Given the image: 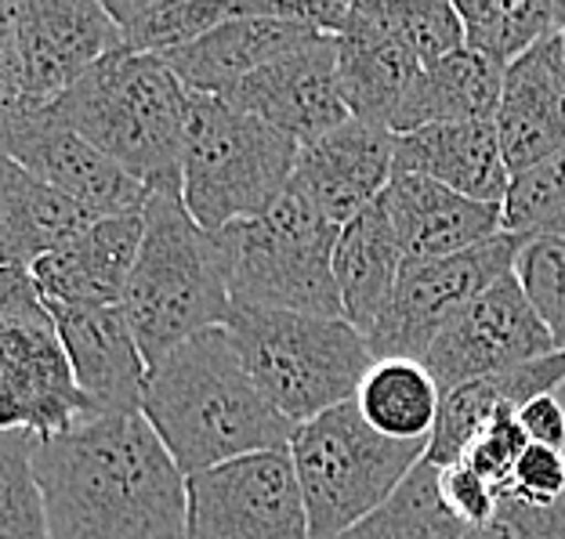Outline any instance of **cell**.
<instances>
[{
    "label": "cell",
    "mask_w": 565,
    "mask_h": 539,
    "mask_svg": "<svg viewBox=\"0 0 565 539\" xmlns=\"http://www.w3.org/2000/svg\"><path fill=\"white\" fill-rule=\"evenodd\" d=\"M51 539H185V474L141 417L98 409L33 442Z\"/></svg>",
    "instance_id": "6da1fadb"
},
{
    "label": "cell",
    "mask_w": 565,
    "mask_h": 539,
    "mask_svg": "<svg viewBox=\"0 0 565 539\" xmlns=\"http://www.w3.org/2000/svg\"><path fill=\"white\" fill-rule=\"evenodd\" d=\"M138 409L185 478L239 456L287 449L294 431L254 388L225 326L196 333L149 366Z\"/></svg>",
    "instance_id": "7a4b0ae2"
},
{
    "label": "cell",
    "mask_w": 565,
    "mask_h": 539,
    "mask_svg": "<svg viewBox=\"0 0 565 539\" xmlns=\"http://www.w3.org/2000/svg\"><path fill=\"white\" fill-rule=\"evenodd\" d=\"M146 233L120 308L149 366L233 315L225 268L211 233L192 222L178 185L146 192Z\"/></svg>",
    "instance_id": "3957f363"
},
{
    "label": "cell",
    "mask_w": 565,
    "mask_h": 539,
    "mask_svg": "<svg viewBox=\"0 0 565 539\" xmlns=\"http://www.w3.org/2000/svg\"><path fill=\"white\" fill-rule=\"evenodd\" d=\"M192 95L157 55L113 51L81 76L55 106V117L124 166L146 188L178 185Z\"/></svg>",
    "instance_id": "277c9868"
},
{
    "label": "cell",
    "mask_w": 565,
    "mask_h": 539,
    "mask_svg": "<svg viewBox=\"0 0 565 539\" xmlns=\"http://www.w3.org/2000/svg\"><path fill=\"white\" fill-rule=\"evenodd\" d=\"M225 330L254 388L294 428L352 402L374 363L366 337L344 319L233 308Z\"/></svg>",
    "instance_id": "5b68a950"
},
{
    "label": "cell",
    "mask_w": 565,
    "mask_h": 539,
    "mask_svg": "<svg viewBox=\"0 0 565 539\" xmlns=\"http://www.w3.org/2000/svg\"><path fill=\"white\" fill-rule=\"evenodd\" d=\"M298 141L225 98L192 95L178 192L203 233L265 214L287 192Z\"/></svg>",
    "instance_id": "8992f818"
},
{
    "label": "cell",
    "mask_w": 565,
    "mask_h": 539,
    "mask_svg": "<svg viewBox=\"0 0 565 539\" xmlns=\"http://www.w3.org/2000/svg\"><path fill=\"white\" fill-rule=\"evenodd\" d=\"M338 233L290 185L265 214L214 233L233 308L344 319L333 282Z\"/></svg>",
    "instance_id": "52a82bcc"
},
{
    "label": "cell",
    "mask_w": 565,
    "mask_h": 539,
    "mask_svg": "<svg viewBox=\"0 0 565 539\" xmlns=\"http://www.w3.org/2000/svg\"><path fill=\"white\" fill-rule=\"evenodd\" d=\"M428 442H395L359 417L355 402L290 431L287 456L305 499L308 536L338 539L388 499L424 460Z\"/></svg>",
    "instance_id": "ba28073f"
},
{
    "label": "cell",
    "mask_w": 565,
    "mask_h": 539,
    "mask_svg": "<svg viewBox=\"0 0 565 539\" xmlns=\"http://www.w3.org/2000/svg\"><path fill=\"white\" fill-rule=\"evenodd\" d=\"M525 239L500 233L482 247L454 254L439 261H409L403 265L388 304L381 308L377 323L370 326L366 348L374 358H424L435 337L482 298L497 279L515 272L519 250Z\"/></svg>",
    "instance_id": "9c48e42d"
},
{
    "label": "cell",
    "mask_w": 565,
    "mask_h": 539,
    "mask_svg": "<svg viewBox=\"0 0 565 539\" xmlns=\"http://www.w3.org/2000/svg\"><path fill=\"white\" fill-rule=\"evenodd\" d=\"M185 493V539H312L287 449L192 474Z\"/></svg>",
    "instance_id": "30bf717a"
},
{
    "label": "cell",
    "mask_w": 565,
    "mask_h": 539,
    "mask_svg": "<svg viewBox=\"0 0 565 539\" xmlns=\"http://www.w3.org/2000/svg\"><path fill=\"white\" fill-rule=\"evenodd\" d=\"M555 341L536 315V308L519 287L515 272L497 279L482 298H475L454 323H449L428 355L420 358L439 391H454L468 380L508 374L536 358L555 355Z\"/></svg>",
    "instance_id": "8fae6325"
},
{
    "label": "cell",
    "mask_w": 565,
    "mask_h": 539,
    "mask_svg": "<svg viewBox=\"0 0 565 539\" xmlns=\"http://www.w3.org/2000/svg\"><path fill=\"white\" fill-rule=\"evenodd\" d=\"M92 413L98 406L76 388L51 312L0 326V434L55 439Z\"/></svg>",
    "instance_id": "7c38bea8"
},
{
    "label": "cell",
    "mask_w": 565,
    "mask_h": 539,
    "mask_svg": "<svg viewBox=\"0 0 565 539\" xmlns=\"http://www.w3.org/2000/svg\"><path fill=\"white\" fill-rule=\"evenodd\" d=\"M0 157L15 160L95 217L138 211L149 192L51 109L22 106L0 127Z\"/></svg>",
    "instance_id": "4fadbf2b"
},
{
    "label": "cell",
    "mask_w": 565,
    "mask_h": 539,
    "mask_svg": "<svg viewBox=\"0 0 565 539\" xmlns=\"http://www.w3.org/2000/svg\"><path fill=\"white\" fill-rule=\"evenodd\" d=\"M22 106L47 109L120 51V30L98 0H15Z\"/></svg>",
    "instance_id": "5bb4252c"
},
{
    "label": "cell",
    "mask_w": 565,
    "mask_h": 539,
    "mask_svg": "<svg viewBox=\"0 0 565 539\" xmlns=\"http://www.w3.org/2000/svg\"><path fill=\"white\" fill-rule=\"evenodd\" d=\"M395 174V134L388 127L344 120L323 138L308 141L294 160L290 188L333 228L384 196Z\"/></svg>",
    "instance_id": "9a60e30c"
},
{
    "label": "cell",
    "mask_w": 565,
    "mask_h": 539,
    "mask_svg": "<svg viewBox=\"0 0 565 539\" xmlns=\"http://www.w3.org/2000/svg\"><path fill=\"white\" fill-rule=\"evenodd\" d=\"M222 98L228 106L276 127L298 145H308V141L323 138L344 120H352L338 87L333 36H319L316 44L290 51L287 58L250 73L247 80Z\"/></svg>",
    "instance_id": "2e32d148"
},
{
    "label": "cell",
    "mask_w": 565,
    "mask_h": 539,
    "mask_svg": "<svg viewBox=\"0 0 565 539\" xmlns=\"http://www.w3.org/2000/svg\"><path fill=\"white\" fill-rule=\"evenodd\" d=\"M323 33L308 30V25L276 19L273 0H250V15H239L222 22L217 30L203 33L200 41L163 55L167 69H171L189 95L222 98L233 91L236 84L247 80L273 62L287 58L290 51H301L316 44Z\"/></svg>",
    "instance_id": "e0dca14e"
},
{
    "label": "cell",
    "mask_w": 565,
    "mask_h": 539,
    "mask_svg": "<svg viewBox=\"0 0 565 539\" xmlns=\"http://www.w3.org/2000/svg\"><path fill=\"white\" fill-rule=\"evenodd\" d=\"M73 380L98 409H138L149 363L120 304H47Z\"/></svg>",
    "instance_id": "ac0fdd59"
},
{
    "label": "cell",
    "mask_w": 565,
    "mask_h": 539,
    "mask_svg": "<svg viewBox=\"0 0 565 539\" xmlns=\"http://www.w3.org/2000/svg\"><path fill=\"white\" fill-rule=\"evenodd\" d=\"M384 211L399 236L403 258L439 261L482 247L504 233V211L493 203H475L457 196L420 174H392L384 188Z\"/></svg>",
    "instance_id": "d6986e66"
},
{
    "label": "cell",
    "mask_w": 565,
    "mask_h": 539,
    "mask_svg": "<svg viewBox=\"0 0 565 539\" xmlns=\"http://www.w3.org/2000/svg\"><path fill=\"white\" fill-rule=\"evenodd\" d=\"M141 207L95 217L73 242L36 261L30 276L44 304H120L146 233Z\"/></svg>",
    "instance_id": "ffe728a7"
},
{
    "label": "cell",
    "mask_w": 565,
    "mask_h": 539,
    "mask_svg": "<svg viewBox=\"0 0 565 539\" xmlns=\"http://www.w3.org/2000/svg\"><path fill=\"white\" fill-rule=\"evenodd\" d=\"M493 127L511 177L565 149V84L547 36L504 69Z\"/></svg>",
    "instance_id": "44dd1931"
},
{
    "label": "cell",
    "mask_w": 565,
    "mask_h": 539,
    "mask_svg": "<svg viewBox=\"0 0 565 539\" xmlns=\"http://www.w3.org/2000/svg\"><path fill=\"white\" fill-rule=\"evenodd\" d=\"M333 58L349 117L377 127L392 123L420 73V62L374 19L370 0L349 4V22L333 36Z\"/></svg>",
    "instance_id": "7402d4cb"
},
{
    "label": "cell",
    "mask_w": 565,
    "mask_h": 539,
    "mask_svg": "<svg viewBox=\"0 0 565 539\" xmlns=\"http://www.w3.org/2000/svg\"><path fill=\"white\" fill-rule=\"evenodd\" d=\"M395 171L420 174L457 196L493 203V207H504L511 188V171L500 152L493 120L439 123L395 134Z\"/></svg>",
    "instance_id": "603a6c76"
},
{
    "label": "cell",
    "mask_w": 565,
    "mask_h": 539,
    "mask_svg": "<svg viewBox=\"0 0 565 539\" xmlns=\"http://www.w3.org/2000/svg\"><path fill=\"white\" fill-rule=\"evenodd\" d=\"M562 384H565V352H555L519 369H508V374L468 380L460 388L446 391L439 402V417H435V428L428 434V449H424V464L449 467L457 460H465L468 445L497 417L519 413L525 402L541 399V395H555Z\"/></svg>",
    "instance_id": "cb8c5ba5"
},
{
    "label": "cell",
    "mask_w": 565,
    "mask_h": 539,
    "mask_svg": "<svg viewBox=\"0 0 565 539\" xmlns=\"http://www.w3.org/2000/svg\"><path fill=\"white\" fill-rule=\"evenodd\" d=\"M95 222L92 211L62 196L15 160L0 157V265L33 268Z\"/></svg>",
    "instance_id": "d4e9b609"
},
{
    "label": "cell",
    "mask_w": 565,
    "mask_h": 539,
    "mask_svg": "<svg viewBox=\"0 0 565 539\" xmlns=\"http://www.w3.org/2000/svg\"><path fill=\"white\" fill-rule=\"evenodd\" d=\"M504 66L482 58L479 51L457 47L449 55L420 66L414 87L388 123L392 134H409L439 123H479L497 117Z\"/></svg>",
    "instance_id": "484cf974"
},
{
    "label": "cell",
    "mask_w": 565,
    "mask_h": 539,
    "mask_svg": "<svg viewBox=\"0 0 565 539\" xmlns=\"http://www.w3.org/2000/svg\"><path fill=\"white\" fill-rule=\"evenodd\" d=\"M403 247L384 211V200L370 203L338 233L333 242V282H338L341 315L359 333L377 323L381 308L388 304L403 272Z\"/></svg>",
    "instance_id": "4316f807"
},
{
    "label": "cell",
    "mask_w": 565,
    "mask_h": 539,
    "mask_svg": "<svg viewBox=\"0 0 565 539\" xmlns=\"http://www.w3.org/2000/svg\"><path fill=\"white\" fill-rule=\"evenodd\" d=\"M352 402L384 439L428 442L443 391L420 358H374Z\"/></svg>",
    "instance_id": "83f0119b"
},
{
    "label": "cell",
    "mask_w": 565,
    "mask_h": 539,
    "mask_svg": "<svg viewBox=\"0 0 565 539\" xmlns=\"http://www.w3.org/2000/svg\"><path fill=\"white\" fill-rule=\"evenodd\" d=\"M106 11L117 22L124 51L163 58L236 19L243 0H106Z\"/></svg>",
    "instance_id": "f1b7e54d"
},
{
    "label": "cell",
    "mask_w": 565,
    "mask_h": 539,
    "mask_svg": "<svg viewBox=\"0 0 565 539\" xmlns=\"http://www.w3.org/2000/svg\"><path fill=\"white\" fill-rule=\"evenodd\" d=\"M465 47L497 66H511L558 25V0H457Z\"/></svg>",
    "instance_id": "f546056e"
},
{
    "label": "cell",
    "mask_w": 565,
    "mask_h": 539,
    "mask_svg": "<svg viewBox=\"0 0 565 539\" xmlns=\"http://www.w3.org/2000/svg\"><path fill=\"white\" fill-rule=\"evenodd\" d=\"M468 529L446 510L439 496V467L420 464L384 504L338 539H460Z\"/></svg>",
    "instance_id": "4dcf8cb0"
},
{
    "label": "cell",
    "mask_w": 565,
    "mask_h": 539,
    "mask_svg": "<svg viewBox=\"0 0 565 539\" xmlns=\"http://www.w3.org/2000/svg\"><path fill=\"white\" fill-rule=\"evenodd\" d=\"M504 233L519 239L565 236V149L511 177L504 200Z\"/></svg>",
    "instance_id": "1f68e13d"
},
{
    "label": "cell",
    "mask_w": 565,
    "mask_h": 539,
    "mask_svg": "<svg viewBox=\"0 0 565 539\" xmlns=\"http://www.w3.org/2000/svg\"><path fill=\"white\" fill-rule=\"evenodd\" d=\"M370 11L420 66L465 47V25L446 0H370Z\"/></svg>",
    "instance_id": "d6a6232c"
},
{
    "label": "cell",
    "mask_w": 565,
    "mask_h": 539,
    "mask_svg": "<svg viewBox=\"0 0 565 539\" xmlns=\"http://www.w3.org/2000/svg\"><path fill=\"white\" fill-rule=\"evenodd\" d=\"M33 434H0V539H51L33 478Z\"/></svg>",
    "instance_id": "836d02e7"
},
{
    "label": "cell",
    "mask_w": 565,
    "mask_h": 539,
    "mask_svg": "<svg viewBox=\"0 0 565 539\" xmlns=\"http://www.w3.org/2000/svg\"><path fill=\"white\" fill-rule=\"evenodd\" d=\"M515 279L544 319L555 348L565 352V236L525 242L515 261Z\"/></svg>",
    "instance_id": "e575fe53"
},
{
    "label": "cell",
    "mask_w": 565,
    "mask_h": 539,
    "mask_svg": "<svg viewBox=\"0 0 565 539\" xmlns=\"http://www.w3.org/2000/svg\"><path fill=\"white\" fill-rule=\"evenodd\" d=\"M460 539H565V496L547 507L497 496L493 515Z\"/></svg>",
    "instance_id": "d590c367"
},
{
    "label": "cell",
    "mask_w": 565,
    "mask_h": 539,
    "mask_svg": "<svg viewBox=\"0 0 565 539\" xmlns=\"http://www.w3.org/2000/svg\"><path fill=\"white\" fill-rule=\"evenodd\" d=\"M500 496L522 499V504H533V507L558 504L565 496V453L544 449V445H525Z\"/></svg>",
    "instance_id": "8d00e7d4"
},
{
    "label": "cell",
    "mask_w": 565,
    "mask_h": 539,
    "mask_svg": "<svg viewBox=\"0 0 565 539\" xmlns=\"http://www.w3.org/2000/svg\"><path fill=\"white\" fill-rule=\"evenodd\" d=\"M525 445H530V442H525V434L519 428L515 413H504V417H497L490 428H486L479 439L468 445L465 464L479 471L482 478L497 489V496H500V489L508 485L511 467H515V460L522 456Z\"/></svg>",
    "instance_id": "74e56055"
},
{
    "label": "cell",
    "mask_w": 565,
    "mask_h": 539,
    "mask_svg": "<svg viewBox=\"0 0 565 539\" xmlns=\"http://www.w3.org/2000/svg\"><path fill=\"white\" fill-rule=\"evenodd\" d=\"M439 496L446 510L454 515L465 529H475L497 510V489L482 478L479 471L468 467L465 460L439 467Z\"/></svg>",
    "instance_id": "f35d334b"
},
{
    "label": "cell",
    "mask_w": 565,
    "mask_h": 539,
    "mask_svg": "<svg viewBox=\"0 0 565 539\" xmlns=\"http://www.w3.org/2000/svg\"><path fill=\"white\" fill-rule=\"evenodd\" d=\"M22 109V55L15 30V0H0V127Z\"/></svg>",
    "instance_id": "ab89813d"
},
{
    "label": "cell",
    "mask_w": 565,
    "mask_h": 539,
    "mask_svg": "<svg viewBox=\"0 0 565 539\" xmlns=\"http://www.w3.org/2000/svg\"><path fill=\"white\" fill-rule=\"evenodd\" d=\"M47 304L44 293L36 290L30 268L0 265V326L25 323V319H44Z\"/></svg>",
    "instance_id": "60d3db41"
},
{
    "label": "cell",
    "mask_w": 565,
    "mask_h": 539,
    "mask_svg": "<svg viewBox=\"0 0 565 539\" xmlns=\"http://www.w3.org/2000/svg\"><path fill=\"white\" fill-rule=\"evenodd\" d=\"M515 420L530 445L565 453V406L558 402V395H541V399L525 402L515 413Z\"/></svg>",
    "instance_id": "b9f144b4"
},
{
    "label": "cell",
    "mask_w": 565,
    "mask_h": 539,
    "mask_svg": "<svg viewBox=\"0 0 565 539\" xmlns=\"http://www.w3.org/2000/svg\"><path fill=\"white\" fill-rule=\"evenodd\" d=\"M555 395H558V402H562V406H565V384H562V388H558V391H555Z\"/></svg>",
    "instance_id": "7bdbcfd3"
}]
</instances>
